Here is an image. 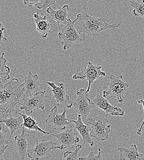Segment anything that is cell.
Returning a JSON list of instances; mask_svg holds the SVG:
<instances>
[{"mask_svg":"<svg viewBox=\"0 0 144 160\" xmlns=\"http://www.w3.org/2000/svg\"><path fill=\"white\" fill-rule=\"evenodd\" d=\"M86 91V89H81L77 91V98L72 105L77 115L81 116L84 123L90 115L91 109L95 106L94 103L88 97V93Z\"/></svg>","mask_w":144,"mask_h":160,"instance_id":"cell-9","label":"cell"},{"mask_svg":"<svg viewBox=\"0 0 144 160\" xmlns=\"http://www.w3.org/2000/svg\"><path fill=\"white\" fill-rule=\"evenodd\" d=\"M50 135L57 139L58 141L60 142L62 150L71 146L73 144L78 143L80 141L78 134L73 131L72 126H71L70 129H64L60 133H50Z\"/></svg>","mask_w":144,"mask_h":160,"instance_id":"cell-13","label":"cell"},{"mask_svg":"<svg viewBox=\"0 0 144 160\" xmlns=\"http://www.w3.org/2000/svg\"><path fill=\"white\" fill-rule=\"evenodd\" d=\"M6 30L5 27L0 22V45L2 44L3 42L7 41V39L4 35V31Z\"/></svg>","mask_w":144,"mask_h":160,"instance_id":"cell-29","label":"cell"},{"mask_svg":"<svg viewBox=\"0 0 144 160\" xmlns=\"http://www.w3.org/2000/svg\"><path fill=\"white\" fill-rule=\"evenodd\" d=\"M16 113L17 115H19L22 117L23 122L22 127H24L25 128L28 129L30 131H39L41 132L44 133V134L47 135H50V132H46L42 129L41 128L38 126V122L36 121V120H35L33 117L28 116V115L26 113H21L20 112L16 110Z\"/></svg>","mask_w":144,"mask_h":160,"instance_id":"cell-20","label":"cell"},{"mask_svg":"<svg viewBox=\"0 0 144 160\" xmlns=\"http://www.w3.org/2000/svg\"><path fill=\"white\" fill-rule=\"evenodd\" d=\"M11 69L7 65V60L5 58V53L2 52L0 57V86L6 82L10 78Z\"/></svg>","mask_w":144,"mask_h":160,"instance_id":"cell-22","label":"cell"},{"mask_svg":"<svg viewBox=\"0 0 144 160\" xmlns=\"http://www.w3.org/2000/svg\"><path fill=\"white\" fill-rule=\"evenodd\" d=\"M108 78L109 87L107 90L103 91V96L106 99H114L116 102H123L124 96L129 86V83L123 80L122 75L118 76L112 75Z\"/></svg>","mask_w":144,"mask_h":160,"instance_id":"cell-4","label":"cell"},{"mask_svg":"<svg viewBox=\"0 0 144 160\" xmlns=\"http://www.w3.org/2000/svg\"><path fill=\"white\" fill-rule=\"evenodd\" d=\"M136 1H139V2H144V0H134Z\"/></svg>","mask_w":144,"mask_h":160,"instance_id":"cell-32","label":"cell"},{"mask_svg":"<svg viewBox=\"0 0 144 160\" xmlns=\"http://www.w3.org/2000/svg\"><path fill=\"white\" fill-rule=\"evenodd\" d=\"M49 127L55 130H64L67 126L70 124L71 120L66 117V110L65 107L62 113H58L57 106H54L50 115L45 121Z\"/></svg>","mask_w":144,"mask_h":160,"instance_id":"cell-10","label":"cell"},{"mask_svg":"<svg viewBox=\"0 0 144 160\" xmlns=\"http://www.w3.org/2000/svg\"><path fill=\"white\" fill-rule=\"evenodd\" d=\"M85 124L88 125L92 138L96 140L104 141L109 138L110 126L109 124L108 115L103 111L96 117H88Z\"/></svg>","mask_w":144,"mask_h":160,"instance_id":"cell-3","label":"cell"},{"mask_svg":"<svg viewBox=\"0 0 144 160\" xmlns=\"http://www.w3.org/2000/svg\"><path fill=\"white\" fill-rule=\"evenodd\" d=\"M55 149L62 150L60 145H58L53 140L43 139L38 142L33 148L28 150L27 155L31 160H41L51 155L50 152Z\"/></svg>","mask_w":144,"mask_h":160,"instance_id":"cell-7","label":"cell"},{"mask_svg":"<svg viewBox=\"0 0 144 160\" xmlns=\"http://www.w3.org/2000/svg\"><path fill=\"white\" fill-rule=\"evenodd\" d=\"M130 4L133 8L132 14L135 17H142L144 18V2L136 1H131Z\"/></svg>","mask_w":144,"mask_h":160,"instance_id":"cell-23","label":"cell"},{"mask_svg":"<svg viewBox=\"0 0 144 160\" xmlns=\"http://www.w3.org/2000/svg\"><path fill=\"white\" fill-rule=\"evenodd\" d=\"M25 93L23 98H26L35 95L39 91L40 81L38 75H33L31 72H29L28 75L24 77Z\"/></svg>","mask_w":144,"mask_h":160,"instance_id":"cell-14","label":"cell"},{"mask_svg":"<svg viewBox=\"0 0 144 160\" xmlns=\"http://www.w3.org/2000/svg\"><path fill=\"white\" fill-rule=\"evenodd\" d=\"M33 16L36 23L37 31L41 34L42 38H47L49 33L50 32V28L52 27V25L47 20V16H41L38 12L33 14Z\"/></svg>","mask_w":144,"mask_h":160,"instance_id":"cell-19","label":"cell"},{"mask_svg":"<svg viewBox=\"0 0 144 160\" xmlns=\"http://www.w3.org/2000/svg\"><path fill=\"white\" fill-rule=\"evenodd\" d=\"M9 143V140L6 139V136L2 130V128L0 127V147L8 146Z\"/></svg>","mask_w":144,"mask_h":160,"instance_id":"cell-27","label":"cell"},{"mask_svg":"<svg viewBox=\"0 0 144 160\" xmlns=\"http://www.w3.org/2000/svg\"><path fill=\"white\" fill-rule=\"evenodd\" d=\"M137 103H138L139 104H142V106H143V110H144V98L143 99H140V100H138V101H137ZM144 126V121H143L142 123L141 124V126L139 127V128L137 129V135H141V134H142V129H143Z\"/></svg>","mask_w":144,"mask_h":160,"instance_id":"cell-30","label":"cell"},{"mask_svg":"<svg viewBox=\"0 0 144 160\" xmlns=\"http://www.w3.org/2000/svg\"><path fill=\"white\" fill-rule=\"evenodd\" d=\"M22 131L20 135L14 137V147L17 150L21 160H25L28 153L29 143L27 140V134L25 132V128L22 127Z\"/></svg>","mask_w":144,"mask_h":160,"instance_id":"cell-17","label":"cell"},{"mask_svg":"<svg viewBox=\"0 0 144 160\" xmlns=\"http://www.w3.org/2000/svg\"><path fill=\"white\" fill-rule=\"evenodd\" d=\"M83 144H78L76 146V148L73 152L66 151L63 153V157L62 160H77L79 159L78 155L79 151L82 148Z\"/></svg>","mask_w":144,"mask_h":160,"instance_id":"cell-24","label":"cell"},{"mask_svg":"<svg viewBox=\"0 0 144 160\" xmlns=\"http://www.w3.org/2000/svg\"><path fill=\"white\" fill-rule=\"evenodd\" d=\"M25 93L23 83L12 78L0 86V120L6 118L15 111Z\"/></svg>","mask_w":144,"mask_h":160,"instance_id":"cell-1","label":"cell"},{"mask_svg":"<svg viewBox=\"0 0 144 160\" xmlns=\"http://www.w3.org/2000/svg\"><path fill=\"white\" fill-rule=\"evenodd\" d=\"M23 3L28 7H33L36 6L43 1V0H21Z\"/></svg>","mask_w":144,"mask_h":160,"instance_id":"cell-28","label":"cell"},{"mask_svg":"<svg viewBox=\"0 0 144 160\" xmlns=\"http://www.w3.org/2000/svg\"><path fill=\"white\" fill-rule=\"evenodd\" d=\"M57 0H43V1L37 4L36 6L39 9H45L48 7H50L51 6H56L55 3Z\"/></svg>","mask_w":144,"mask_h":160,"instance_id":"cell-26","label":"cell"},{"mask_svg":"<svg viewBox=\"0 0 144 160\" xmlns=\"http://www.w3.org/2000/svg\"><path fill=\"white\" fill-rule=\"evenodd\" d=\"M86 64V67L77 70L72 76V78L74 80H87L88 86L86 92L88 93L90 91L91 84L94 83L95 81L107 77V74L105 72L102 71V67L101 65H95L91 62H88Z\"/></svg>","mask_w":144,"mask_h":160,"instance_id":"cell-6","label":"cell"},{"mask_svg":"<svg viewBox=\"0 0 144 160\" xmlns=\"http://www.w3.org/2000/svg\"><path fill=\"white\" fill-rule=\"evenodd\" d=\"M92 102L95 105L101 109L107 115L124 116V112L120 108L112 105L101 94H98Z\"/></svg>","mask_w":144,"mask_h":160,"instance_id":"cell-12","label":"cell"},{"mask_svg":"<svg viewBox=\"0 0 144 160\" xmlns=\"http://www.w3.org/2000/svg\"><path fill=\"white\" fill-rule=\"evenodd\" d=\"M47 84L52 88L53 98L58 105H63L68 108H71L72 107L73 102L67 94L64 83L47 81Z\"/></svg>","mask_w":144,"mask_h":160,"instance_id":"cell-11","label":"cell"},{"mask_svg":"<svg viewBox=\"0 0 144 160\" xmlns=\"http://www.w3.org/2000/svg\"><path fill=\"white\" fill-rule=\"evenodd\" d=\"M58 37L64 51L71 48L75 44L84 41L85 39V34L79 33L76 29L73 21L70 19L62 31L58 33Z\"/></svg>","mask_w":144,"mask_h":160,"instance_id":"cell-5","label":"cell"},{"mask_svg":"<svg viewBox=\"0 0 144 160\" xmlns=\"http://www.w3.org/2000/svg\"><path fill=\"white\" fill-rule=\"evenodd\" d=\"M7 147H8V146H5V147H0V160H4L3 155H4V153H5V151L7 148Z\"/></svg>","mask_w":144,"mask_h":160,"instance_id":"cell-31","label":"cell"},{"mask_svg":"<svg viewBox=\"0 0 144 160\" xmlns=\"http://www.w3.org/2000/svg\"><path fill=\"white\" fill-rule=\"evenodd\" d=\"M71 122L74 123L75 128L81 134L84 143H87L91 147H93L94 142L90 135V128L87 124L83 122L81 116L80 115H77V120H71Z\"/></svg>","mask_w":144,"mask_h":160,"instance_id":"cell-18","label":"cell"},{"mask_svg":"<svg viewBox=\"0 0 144 160\" xmlns=\"http://www.w3.org/2000/svg\"><path fill=\"white\" fill-rule=\"evenodd\" d=\"M45 91H42L37 92L31 96L23 98L22 103H20V107L17 111H23L26 114L30 115L34 111L39 109L44 110L45 102H49L45 99ZM16 111V110H15Z\"/></svg>","mask_w":144,"mask_h":160,"instance_id":"cell-8","label":"cell"},{"mask_svg":"<svg viewBox=\"0 0 144 160\" xmlns=\"http://www.w3.org/2000/svg\"><path fill=\"white\" fill-rule=\"evenodd\" d=\"M73 22L76 29L79 33L86 34L91 37H98L103 30L116 28L121 25V22L117 25H111L106 22L104 18L92 17L86 13L78 14Z\"/></svg>","mask_w":144,"mask_h":160,"instance_id":"cell-2","label":"cell"},{"mask_svg":"<svg viewBox=\"0 0 144 160\" xmlns=\"http://www.w3.org/2000/svg\"><path fill=\"white\" fill-rule=\"evenodd\" d=\"M69 10V6L68 4H65L62 8H60L56 10L53 9L50 7H48L46 9V12L49 14L51 19L59 24H66L68 22V11Z\"/></svg>","mask_w":144,"mask_h":160,"instance_id":"cell-16","label":"cell"},{"mask_svg":"<svg viewBox=\"0 0 144 160\" xmlns=\"http://www.w3.org/2000/svg\"><path fill=\"white\" fill-rule=\"evenodd\" d=\"M23 120L22 117L20 115L19 117L14 118L11 115L6 118L0 120V123H4L8 128L11 131L9 140H11L13 134L19 129L22 128Z\"/></svg>","mask_w":144,"mask_h":160,"instance_id":"cell-21","label":"cell"},{"mask_svg":"<svg viewBox=\"0 0 144 160\" xmlns=\"http://www.w3.org/2000/svg\"><path fill=\"white\" fill-rule=\"evenodd\" d=\"M98 154L95 155L93 152H91L86 157H81L79 158V160H103V156H102V152L101 148H98Z\"/></svg>","mask_w":144,"mask_h":160,"instance_id":"cell-25","label":"cell"},{"mask_svg":"<svg viewBox=\"0 0 144 160\" xmlns=\"http://www.w3.org/2000/svg\"><path fill=\"white\" fill-rule=\"evenodd\" d=\"M117 150L120 153V159L125 160H144V154L139 152L136 144H132L129 148L119 147Z\"/></svg>","mask_w":144,"mask_h":160,"instance_id":"cell-15","label":"cell"}]
</instances>
